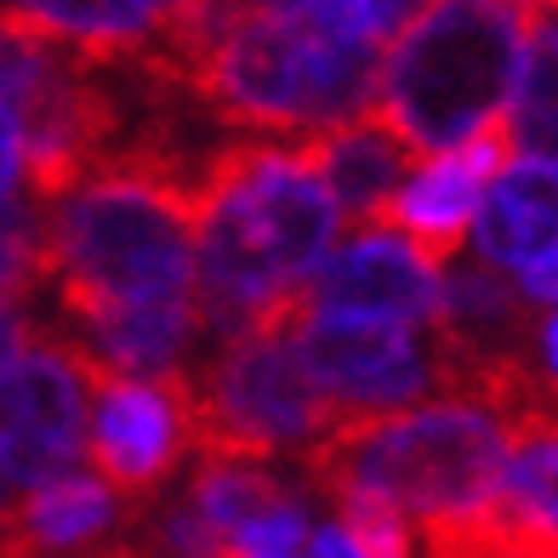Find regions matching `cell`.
<instances>
[{"label":"cell","instance_id":"cell-11","mask_svg":"<svg viewBox=\"0 0 558 558\" xmlns=\"http://www.w3.org/2000/svg\"><path fill=\"white\" fill-rule=\"evenodd\" d=\"M507 160H513V155H507V143H501L496 125H490V132H478L473 143L450 148V155L416 160L411 171H404L399 194L388 199L383 228H393L404 245H416L434 268H445L456 257V245H468L478 199H485L490 177Z\"/></svg>","mask_w":558,"mask_h":558},{"label":"cell","instance_id":"cell-17","mask_svg":"<svg viewBox=\"0 0 558 558\" xmlns=\"http://www.w3.org/2000/svg\"><path fill=\"white\" fill-rule=\"evenodd\" d=\"M286 496V485L263 468V462H245V456H206V468L194 473V490H189V507L199 519H206V530L222 542L240 536V530L263 513L268 501Z\"/></svg>","mask_w":558,"mask_h":558},{"label":"cell","instance_id":"cell-23","mask_svg":"<svg viewBox=\"0 0 558 558\" xmlns=\"http://www.w3.org/2000/svg\"><path fill=\"white\" fill-rule=\"evenodd\" d=\"M308 558H365V547L348 536V530L331 519V524H314V536H308Z\"/></svg>","mask_w":558,"mask_h":558},{"label":"cell","instance_id":"cell-12","mask_svg":"<svg viewBox=\"0 0 558 558\" xmlns=\"http://www.w3.org/2000/svg\"><path fill=\"white\" fill-rule=\"evenodd\" d=\"M468 240L473 263H485L490 274L519 279L524 268H536L558 245V171L536 160H507L478 199Z\"/></svg>","mask_w":558,"mask_h":558},{"label":"cell","instance_id":"cell-25","mask_svg":"<svg viewBox=\"0 0 558 558\" xmlns=\"http://www.w3.org/2000/svg\"><path fill=\"white\" fill-rule=\"evenodd\" d=\"M547 558H558V553H547Z\"/></svg>","mask_w":558,"mask_h":558},{"label":"cell","instance_id":"cell-7","mask_svg":"<svg viewBox=\"0 0 558 558\" xmlns=\"http://www.w3.org/2000/svg\"><path fill=\"white\" fill-rule=\"evenodd\" d=\"M291 360L302 365L308 388L325 399L337 427L383 422L434 393V348L422 331L383 325L365 314H325V308H291L279 325Z\"/></svg>","mask_w":558,"mask_h":558},{"label":"cell","instance_id":"cell-3","mask_svg":"<svg viewBox=\"0 0 558 558\" xmlns=\"http://www.w3.org/2000/svg\"><path fill=\"white\" fill-rule=\"evenodd\" d=\"M507 427L462 399H422L416 411L337 427L302 456L325 490H371L427 530H468L496 519V485L507 468Z\"/></svg>","mask_w":558,"mask_h":558},{"label":"cell","instance_id":"cell-15","mask_svg":"<svg viewBox=\"0 0 558 558\" xmlns=\"http://www.w3.org/2000/svg\"><path fill=\"white\" fill-rule=\"evenodd\" d=\"M308 155H314V166L325 177V189H331L342 222H353V228H376V222H383L388 199L404 183V171L416 166V155L376 114L342 125V132L308 137Z\"/></svg>","mask_w":558,"mask_h":558},{"label":"cell","instance_id":"cell-24","mask_svg":"<svg viewBox=\"0 0 558 558\" xmlns=\"http://www.w3.org/2000/svg\"><path fill=\"white\" fill-rule=\"evenodd\" d=\"M501 558H536V553H501Z\"/></svg>","mask_w":558,"mask_h":558},{"label":"cell","instance_id":"cell-19","mask_svg":"<svg viewBox=\"0 0 558 558\" xmlns=\"http://www.w3.org/2000/svg\"><path fill=\"white\" fill-rule=\"evenodd\" d=\"M513 291H519L524 302H536V308H558V245L547 251L536 268H524V274L513 279Z\"/></svg>","mask_w":558,"mask_h":558},{"label":"cell","instance_id":"cell-9","mask_svg":"<svg viewBox=\"0 0 558 558\" xmlns=\"http://www.w3.org/2000/svg\"><path fill=\"white\" fill-rule=\"evenodd\" d=\"M439 274L416 245H404L393 228H353L348 240L319 263L296 308H325V314H365L404 331H434L439 319Z\"/></svg>","mask_w":558,"mask_h":558},{"label":"cell","instance_id":"cell-5","mask_svg":"<svg viewBox=\"0 0 558 558\" xmlns=\"http://www.w3.org/2000/svg\"><path fill=\"white\" fill-rule=\"evenodd\" d=\"M524 17L530 7H490V0L416 7V17L383 52V81H376L371 114L416 160L450 155L478 132H490Z\"/></svg>","mask_w":558,"mask_h":558},{"label":"cell","instance_id":"cell-20","mask_svg":"<svg viewBox=\"0 0 558 558\" xmlns=\"http://www.w3.org/2000/svg\"><path fill=\"white\" fill-rule=\"evenodd\" d=\"M530 353H536V376L547 383V393L558 399V308H547L530 331Z\"/></svg>","mask_w":558,"mask_h":558},{"label":"cell","instance_id":"cell-14","mask_svg":"<svg viewBox=\"0 0 558 558\" xmlns=\"http://www.w3.org/2000/svg\"><path fill=\"white\" fill-rule=\"evenodd\" d=\"M496 132L513 160H536L558 171V7H530L524 17L496 109Z\"/></svg>","mask_w":558,"mask_h":558},{"label":"cell","instance_id":"cell-8","mask_svg":"<svg viewBox=\"0 0 558 558\" xmlns=\"http://www.w3.org/2000/svg\"><path fill=\"white\" fill-rule=\"evenodd\" d=\"M92 371L69 342H29L12 365H0V485L29 496L74 473L86 456Z\"/></svg>","mask_w":558,"mask_h":558},{"label":"cell","instance_id":"cell-16","mask_svg":"<svg viewBox=\"0 0 558 558\" xmlns=\"http://www.w3.org/2000/svg\"><path fill=\"white\" fill-rule=\"evenodd\" d=\"M496 530L513 553H558V439H513L496 485Z\"/></svg>","mask_w":558,"mask_h":558},{"label":"cell","instance_id":"cell-1","mask_svg":"<svg viewBox=\"0 0 558 558\" xmlns=\"http://www.w3.org/2000/svg\"><path fill=\"white\" fill-rule=\"evenodd\" d=\"M337 240L342 211L308 143H234L194 199L199 337L234 342L251 331H279Z\"/></svg>","mask_w":558,"mask_h":558},{"label":"cell","instance_id":"cell-4","mask_svg":"<svg viewBox=\"0 0 558 558\" xmlns=\"http://www.w3.org/2000/svg\"><path fill=\"white\" fill-rule=\"evenodd\" d=\"M46 291L63 308L194 302V206L143 177H92L46 206Z\"/></svg>","mask_w":558,"mask_h":558},{"label":"cell","instance_id":"cell-2","mask_svg":"<svg viewBox=\"0 0 558 558\" xmlns=\"http://www.w3.org/2000/svg\"><path fill=\"white\" fill-rule=\"evenodd\" d=\"M411 17L416 7H399V0L217 7L211 40L189 86L240 125L308 143L376 109L383 52Z\"/></svg>","mask_w":558,"mask_h":558},{"label":"cell","instance_id":"cell-22","mask_svg":"<svg viewBox=\"0 0 558 558\" xmlns=\"http://www.w3.org/2000/svg\"><path fill=\"white\" fill-rule=\"evenodd\" d=\"M23 348H29V314L23 302H0V365H12Z\"/></svg>","mask_w":558,"mask_h":558},{"label":"cell","instance_id":"cell-21","mask_svg":"<svg viewBox=\"0 0 558 558\" xmlns=\"http://www.w3.org/2000/svg\"><path fill=\"white\" fill-rule=\"evenodd\" d=\"M17 183H23V125L0 109V199L17 194Z\"/></svg>","mask_w":558,"mask_h":558},{"label":"cell","instance_id":"cell-13","mask_svg":"<svg viewBox=\"0 0 558 558\" xmlns=\"http://www.w3.org/2000/svg\"><path fill=\"white\" fill-rule=\"evenodd\" d=\"M120 496L97 473H63L52 485L12 501L0 524V558H46V553H86L114 530Z\"/></svg>","mask_w":558,"mask_h":558},{"label":"cell","instance_id":"cell-10","mask_svg":"<svg viewBox=\"0 0 558 558\" xmlns=\"http://www.w3.org/2000/svg\"><path fill=\"white\" fill-rule=\"evenodd\" d=\"M183 450H189V399L177 388V376H166V383H143V376L92 383L86 456L114 496L160 485Z\"/></svg>","mask_w":558,"mask_h":558},{"label":"cell","instance_id":"cell-18","mask_svg":"<svg viewBox=\"0 0 558 558\" xmlns=\"http://www.w3.org/2000/svg\"><path fill=\"white\" fill-rule=\"evenodd\" d=\"M46 286V206L23 194L0 199V302Z\"/></svg>","mask_w":558,"mask_h":558},{"label":"cell","instance_id":"cell-6","mask_svg":"<svg viewBox=\"0 0 558 558\" xmlns=\"http://www.w3.org/2000/svg\"><path fill=\"white\" fill-rule=\"evenodd\" d=\"M189 399V439L206 456H314L337 434V416L308 388L279 331L206 342L194 371L177 376Z\"/></svg>","mask_w":558,"mask_h":558}]
</instances>
